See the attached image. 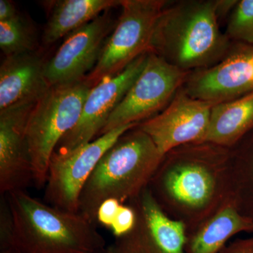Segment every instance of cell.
Listing matches in <instances>:
<instances>
[{
  "label": "cell",
  "instance_id": "1",
  "mask_svg": "<svg viewBox=\"0 0 253 253\" xmlns=\"http://www.w3.org/2000/svg\"><path fill=\"white\" fill-rule=\"evenodd\" d=\"M231 149L202 141L165 155L149 188L163 211L194 233L232 202Z\"/></svg>",
  "mask_w": 253,
  "mask_h": 253
},
{
  "label": "cell",
  "instance_id": "2",
  "mask_svg": "<svg viewBox=\"0 0 253 253\" xmlns=\"http://www.w3.org/2000/svg\"><path fill=\"white\" fill-rule=\"evenodd\" d=\"M219 1H168L158 18L149 51L189 73L220 61L232 41L219 28Z\"/></svg>",
  "mask_w": 253,
  "mask_h": 253
},
{
  "label": "cell",
  "instance_id": "3",
  "mask_svg": "<svg viewBox=\"0 0 253 253\" xmlns=\"http://www.w3.org/2000/svg\"><path fill=\"white\" fill-rule=\"evenodd\" d=\"M5 195L14 222L12 249L20 253H99L107 249L97 224L80 213L50 206L25 190Z\"/></svg>",
  "mask_w": 253,
  "mask_h": 253
},
{
  "label": "cell",
  "instance_id": "4",
  "mask_svg": "<svg viewBox=\"0 0 253 253\" xmlns=\"http://www.w3.org/2000/svg\"><path fill=\"white\" fill-rule=\"evenodd\" d=\"M164 155L137 126L120 136L96 165L82 191L78 213L97 224L101 203L127 204L149 186Z\"/></svg>",
  "mask_w": 253,
  "mask_h": 253
},
{
  "label": "cell",
  "instance_id": "5",
  "mask_svg": "<svg viewBox=\"0 0 253 253\" xmlns=\"http://www.w3.org/2000/svg\"><path fill=\"white\" fill-rule=\"evenodd\" d=\"M91 89L84 80L50 86L33 106L26 140L36 187L45 186L51 156L61 139L77 124Z\"/></svg>",
  "mask_w": 253,
  "mask_h": 253
},
{
  "label": "cell",
  "instance_id": "6",
  "mask_svg": "<svg viewBox=\"0 0 253 253\" xmlns=\"http://www.w3.org/2000/svg\"><path fill=\"white\" fill-rule=\"evenodd\" d=\"M166 0H122L121 14L99 61L84 81L91 88L121 73L150 51L156 22Z\"/></svg>",
  "mask_w": 253,
  "mask_h": 253
},
{
  "label": "cell",
  "instance_id": "7",
  "mask_svg": "<svg viewBox=\"0 0 253 253\" xmlns=\"http://www.w3.org/2000/svg\"><path fill=\"white\" fill-rule=\"evenodd\" d=\"M190 73L149 51L144 69L111 113L99 136L119 126L139 124L161 113L170 104Z\"/></svg>",
  "mask_w": 253,
  "mask_h": 253
},
{
  "label": "cell",
  "instance_id": "8",
  "mask_svg": "<svg viewBox=\"0 0 253 253\" xmlns=\"http://www.w3.org/2000/svg\"><path fill=\"white\" fill-rule=\"evenodd\" d=\"M138 125L119 126L69 154H53L44 186L45 203L78 213L82 191L99 160L120 136Z\"/></svg>",
  "mask_w": 253,
  "mask_h": 253
},
{
  "label": "cell",
  "instance_id": "9",
  "mask_svg": "<svg viewBox=\"0 0 253 253\" xmlns=\"http://www.w3.org/2000/svg\"><path fill=\"white\" fill-rule=\"evenodd\" d=\"M136 221L130 232L113 244L121 253H186L188 232L180 221L161 207L149 186L127 203Z\"/></svg>",
  "mask_w": 253,
  "mask_h": 253
},
{
  "label": "cell",
  "instance_id": "10",
  "mask_svg": "<svg viewBox=\"0 0 253 253\" xmlns=\"http://www.w3.org/2000/svg\"><path fill=\"white\" fill-rule=\"evenodd\" d=\"M149 52L134 60L121 73L91 88L79 121L61 139L54 154H69L99 136L111 113L144 69Z\"/></svg>",
  "mask_w": 253,
  "mask_h": 253
},
{
  "label": "cell",
  "instance_id": "11",
  "mask_svg": "<svg viewBox=\"0 0 253 253\" xmlns=\"http://www.w3.org/2000/svg\"><path fill=\"white\" fill-rule=\"evenodd\" d=\"M117 21L108 10L68 36L46 61L45 75L49 86L83 81L96 66Z\"/></svg>",
  "mask_w": 253,
  "mask_h": 253
},
{
  "label": "cell",
  "instance_id": "12",
  "mask_svg": "<svg viewBox=\"0 0 253 253\" xmlns=\"http://www.w3.org/2000/svg\"><path fill=\"white\" fill-rule=\"evenodd\" d=\"M183 88L195 99L214 105L253 92V44L232 41L220 61L190 73Z\"/></svg>",
  "mask_w": 253,
  "mask_h": 253
},
{
  "label": "cell",
  "instance_id": "13",
  "mask_svg": "<svg viewBox=\"0 0 253 253\" xmlns=\"http://www.w3.org/2000/svg\"><path fill=\"white\" fill-rule=\"evenodd\" d=\"M213 106L189 96L182 86L166 109L137 126L165 156L183 145L205 141Z\"/></svg>",
  "mask_w": 253,
  "mask_h": 253
},
{
  "label": "cell",
  "instance_id": "14",
  "mask_svg": "<svg viewBox=\"0 0 253 253\" xmlns=\"http://www.w3.org/2000/svg\"><path fill=\"white\" fill-rule=\"evenodd\" d=\"M36 103L0 111V195L25 190L33 183L26 130Z\"/></svg>",
  "mask_w": 253,
  "mask_h": 253
},
{
  "label": "cell",
  "instance_id": "15",
  "mask_svg": "<svg viewBox=\"0 0 253 253\" xmlns=\"http://www.w3.org/2000/svg\"><path fill=\"white\" fill-rule=\"evenodd\" d=\"M38 51L6 56L0 66V111L36 102L50 87Z\"/></svg>",
  "mask_w": 253,
  "mask_h": 253
},
{
  "label": "cell",
  "instance_id": "16",
  "mask_svg": "<svg viewBox=\"0 0 253 253\" xmlns=\"http://www.w3.org/2000/svg\"><path fill=\"white\" fill-rule=\"evenodd\" d=\"M122 0H56L46 1L48 18L42 42L51 45L69 36L108 10L121 6Z\"/></svg>",
  "mask_w": 253,
  "mask_h": 253
},
{
  "label": "cell",
  "instance_id": "17",
  "mask_svg": "<svg viewBox=\"0 0 253 253\" xmlns=\"http://www.w3.org/2000/svg\"><path fill=\"white\" fill-rule=\"evenodd\" d=\"M243 232H253V219L229 203L188 236L186 253H219L231 238Z\"/></svg>",
  "mask_w": 253,
  "mask_h": 253
},
{
  "label": "cell",
  "instance_id": "18",
  "mask_svg": "<svg viewBox=\"0 0 253 253\" xmlns=\"http://www.w3.org/2000/svg\"><path fill=\"white\" fill-rule=\"evenodd\" d=\"M253 129V92L214 105L205 141L231 149Z\"/></svg>",
  "mask_w": 253,
  "mask_h": 253
},
{
  "label": "cell",
  "instance_id": "19",
  "mask_svg": "<svg viewBox=\"0 0 253 253\" xmlns=\"http://www.w3.org/2000/svg\"><path fill=\"white\" fill-rule=\"evenodd\" d=\"M232 202L253 219V129L231 148Z\"/></svg>",
  "mask_w": 253,
  "mask_h": 253
},
{
  "label": "cell",
  "instance_id": "20",
  "mask_svg": "<svg viewBox=\"0 0 253 253\" xmlns=\"http://www.w3.org/2000/svg\"><path fill=\"white\" fill-rule=\"evenodd\" d=\"M0 48L5 57L37 51L34 33L21 15L0 21Z\"/></svg>",
  "mask_w": 253,
  "mask_h": 253
},
{
  "label": "cell",
  "instance_id": "21",
  "mask_svg": "<svg viewBox=\"0 0 253 253\" xmlns=\"http://www.w3.org/2000/svg\"><path fill=\"white\" fill-rule=\"evenodd\" d=\"M225 34L231 41L253 44V0H240L231 11Z\"/></svg>",
  "mask_w": 253,
  "mask_h": 253
},
{
  "label": "cell",
  "instance_id": "22",
  "mask_svg": "<svg viewBox=\"0 0 253 253\" xmlns=\"http://www.w3.org/2000/svg\"><path fill=\"white\" fill-rule=\"evenodd\" d=\"M135 221L136 214L134 208L130 205L122 204L110 229L116 236V239H119L132 230Z\"/></svg>",
  "mask_w": 253,
  "mask_h": 253
},
{
  "label": "cell",
  "instance_id": "23",
  "mask_svg": "<svg viewBox=\"0 0 253 253\" xmlns=\"http://www.w3.org/2000/svg\"><path fill=\"white\" fill-rule=\"evenodd\" d=\"M122 204L116 199H106L101 203L96 214L97 224L110 229Z\"/></svg>",
  "mask_w": 253,
  "mask_h": 253
},
{
  "label": "cell",
  "instance_id": "24",
  "mask_svg": "<svg viewBox=\"0 0 253 253\" xmlns=\"http://www.w3.org/2000/svg\"><path fill=\"white\" fill-rule=\"evenodd\" d=\"M219 253H253V238L236 239Z\"/></svg>",
  "mask_w": 253,
  "mask_h": 253
},
{
  "label": "cell",
  "instance_id": "25",
  "mask_svg": "<svg viewBox=\"0 0 253 253\" xmlns=\"http://www.w3.org/2000/svg\"><path fill=\"white\" fill-rule=\"evenodd\" d=\"M20 15L12 1L0 0V21H10Z\"/></svg>",
  "mask_w": 253,
  "mask_h": 253
},
{
  "label": "cell",
  "instance_id": "26",
  "mask_svg": "<svg viewBox=\"0 0 253 253\" xmlns=\"http://www.w3.org/2000/svg\"><path fill=\"white\" fill-rule=\"evenodd\" d=\"M106 253H121L119 251H118L117 249L115 247L114 245H112V246H109L106 249Z\"/></svg>",
  "mask_w": 253,
  "mask_h": 253
},
{
  "label": "cell",
  "instance_id": "27",
  "mask_svg": "<svg viewBox=\"0 0 253 253\" xmlns=\"http://www.w3.org/2000/svg\"><path fill=\"white\" fill-rule=\"evenodd\" d=\"M0 253H20L14 249H2L0 251Z\"/></svg>",
  "mask_w": 253,
  "mask_h": 253
},
{
  "label": "cell",
  "instance_id": "28",
  "mask_svg": "<svg viewBox=\"0 0 253 253\" xmlns=\"http://www.w3.org/2000/svg\"><path fill=\"white\" fill-rule=\"evenodd\" d=\"M106 251H104V252H102V253H106Z\"/></svg>",
  "mask_w": 253,
  "mask_h": 253
}]
</instances>
